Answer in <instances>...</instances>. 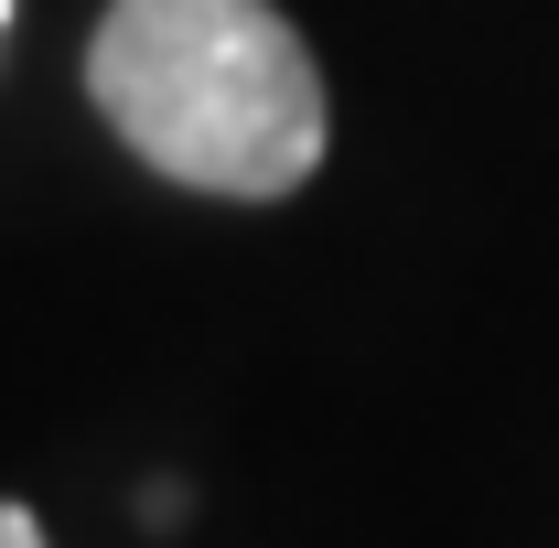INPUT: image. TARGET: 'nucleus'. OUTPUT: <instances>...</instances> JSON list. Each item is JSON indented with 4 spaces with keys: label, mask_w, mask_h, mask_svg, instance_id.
Instances as JSON below:
<instances>
[{
    "label": "nucleus",
    "mask_w": 559,
    "mask_h": 548,
    "mask_svg": "<svg viewBox=\"0 0 559 548\" xmlns=\"http://www.w3.org/2000/svg\"><path fill=\"white\" fill-rule=\"evenodd\" d=\"M86 97L183 194L280 205L323 172L334 97L280 0H108Z\"/></svg>",
    "instance_id": "1"
},
{
    "label": "nucleus",
    "mask_w": 559,
    "mask_h": 548,
    "mask_svg": "<svg viewBox=\"0 0 559 548\" xmlns=\"http://www.w3.org/2000/svg\"><path fill=\"white\" fill-rule=\"evenodd\" d=\"M0 548H44V516H33V505H11V495H0Z\"/></svg>",
    "instance_id": "2"
},
{
    "label": "nucleus",
    "mask_w": 559,
    "mask_h": 548,
    "mask_svg": "<svg viewBox=\"0 0 559 548\" xmlns=\"http://www.w3.org/2000/svg\"><path fill=\"white\" fill-rule=\"evenodd\" d=\"M0 33H11V0H0Z\"/></svg>",
    "instance_id": "3"
}]
</instances>
